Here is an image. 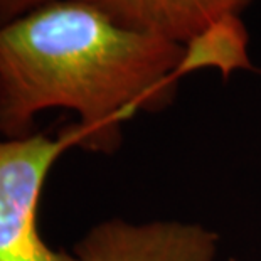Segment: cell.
Listing matches in <instances>:
<instances>
[{
	"label": "cell",
	"mask_w": 261,
	"mask_h": 261,
	"mask_svg": "<svg viewBox=\"0 0 261 261\" xmlns=\"http://www.w3.org/2000/svg\"><path fill=\"white\" fill-rule=\"evenodd\" d=\"M130 29L179 46L229 15H241L254 0H83Z\"/></svg>",
	"instance_id": "277c9868"
},
{
	"label": "cell",
	"mask_w": 261,
	"mask_h": 261,
	"mask_svg": "<svg viewBox=\"0 0 261 261\" xmlns=\"http://www.w3.org/2000/svg\"><path fill=\"white\" fill-rule=\"evenodd\" d=\"M219 236L199 223L99 221L74 244L80 261H216Z\"/></svg>",
	"instance_id": "3957f363"
},
{
	"label": "cell",
	"mask_w": 261,
	"mask_h": 261,
	"mask_svg": "<svg viewBox=\"0 0 261 261\" xmlns=\"http://www.w3.org/2000/svg\"><path fill=\"white\" fill-rule=\"evenodd\" d=\"M51 0H0V25L22 17Z\"/></svg>",
	"instance_id": "8992f818"
},
{
	"label": "cell",
	"mask_w": 261,
	"mask_h": 261,
	"mask_svg": "<svg viewBox=\"0 0 261 261\" xmlns=\"http://www.w3.org/2000/svg\"><path fill=\"white\" fill-rule=\"evenodd\" d=\"M76 123L58 135L0 137V261H80L51 248L37 229V205L49 170L66 150L85 147Z\"/></svg>",
	"instance_id": "7a4b0ae2"
},
{
	"label": "cell",
	"mask_w": 261,
	"mask_h": 261,
	"mask_svg": "<svg viewBox=\"0 0 261 261\" xmlns=\"http://www.w3.org/2000/svg\"><path fill=\"white\" fill-rule=\"evenodd\" d=\"M249 36L240 15H229L196 36L184 47L180 77L205 68H216L227 77L238 69H253L249 61Z\"/></svg>",
	"instance_id": "5b68a950"
},
{
	"label": "cell",
	"mask_w": 261,
	"mask_h": 261,
	"mask_svg": "<svg viewBox=\"0 0 261 261\" xmlns=\"http://www.w3.org/2000/svg\"><path fill=\"white\" fill-rule=\"evenodd\" d=\"M182 56L88 2L51 0L0 25V137H29L39 113L59 108L76 113L83 148L112 153L126 120L175 98Z\"/></svg>",
	"instance_id": "6da1fadb"
}]
</instances>
